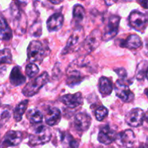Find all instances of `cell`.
<instances>
[{
	"mask_svg": "<svg viewBox=\"0 0 148 148\" xmlns=\"http://www.w3.org/2000/svg\"><path fill=\"white\" fill-rule=\"evenodd\" d=\"M92 71L90 63L82 59H78L70 64L66 70V85L75 87L80 84Z\"/></svg>",
	"mask_w": 148,
	"mask_h": 148,
	"instance_id": "6da1fadb",
	"label": "cell"
},
{
	"mask_svg": "<svg viewBox=\"0 0 148 148\" xmlns=\"http://www.w3.org/2000/svg\"><path fill=\"white\" fill-rule=\"evenodd\" d=\"M102 40L103 36L101 31L98 29H95L85 38L79 48V51L82 52L84 56L90 54L99 46Z\"/></svg>",
	"mask_w": 148,
	"mask_h": 148,
	"instance_id": "7a4b0ae2",
	"label": "cell"
},
{
	"mask_svg": "<svg viewBox=\"0 0 148 148\" xmlns=\"http://www.w3.org/2000/svg\"><path fill=\"white\" fill-rule=\"evenodd\" d=\"M51 138V132L45 125L37 126L29 137V143L32 145H40L47 143Z\"/></svg>",
	"mask_w": 148,
	"mask_h": 148,
	"instance_id": "3957f363",
	"label": "cell"
},
{
	"mask_svg": "<svg viewBox=\"0 0 148 148\" xmlns=\"http://www.w3.org/2000/svg\"><path fill=\"white\" fill-rule=\"evenodd\" d=\"M49 76L47 72H43L40 76L29 82L23 89V94L25 97H32L36 95L38 91L49 82Z\"/></svg>",
	"mask_w": 148,
	"mask_h": 148,
	"instance_id": "277c9868",
	"label": "cell"
},
{
	"mask_svg": "<svg viewBox=\"0 0 148 148\" xmlns=\"http://www.w3.org/2000/svg\"><path fill=\"white\" fill-rule=\"evenodd\" d=\"M27 58L31 64L41 63L46 56V49L39 40H33L27 47Z\"/></svg>",
	"mask_w": 148,
	"mask_h": 148,
	"instance_id": "5b68a950",
	"label": "cell"
},
{
	"mask_svg": "<svg viewBox=\"0 0 148 148\" xmlns=\"http://www.w3.org/2000/svg\"><path fill=\"white\" fill-rule=\"evenodd\" d=\"M84 36L85 32L82 27L76 29L68 38L66 46L62 51V54L72 53L75 51L79 50L84 40Z\"/></svg>",
	"mask_w": 148,
	"mask_h": 148,
	"instance_id": "8992f818",
	"label": "cell"
},
{
	"mask_svg": "<svg viewBox=\"0 0 148 148\" xmlns=\"http://www.w3.org/2000/svg\"><path fill=\"white\" fill-rule=\"evenodd\" d=\"M120 20L121 18L116 15H112L109 17L105 26L103 34L102 35L103 40L108 41L116 36L119 27Z\"/></svg>",
	"mask_w": 148,
	"mask_h": 148,
	"instance_id": "52a82bcc",
	"label": "cell"
},
{
	"mask_svg": "<svg viewBox=\"0 0 148 148\" xmlns=\"http://www.w3.org/2000/svg\"><path fill=\"white\" fill-rule=\"evenodd\" d=\"M130 24L138 31H144L148 23V16L139 11H133L129 17Z\"/></svg>",
	"mask_w": 148,
	"mask_h": 148,
	"instance_id": "ba28073f",
	"label": "cell"
},
{
	"mask_svg": "<svg viewBox=\"0 0 148 148\" xmlns=\"http://www.w3.org/2000/svg\"><path fill=\"white\" fill-rule=\"evenodd\" d=\"M115 92L117 96L125 103L131 102L134 98V95L125 83L124 79H118L115 84Z\"/></svg>",
	"mask_w": 148,
	"mask_h": 148,
	"instance_id": "9c48e42d",
	"label": "cell"
},
{
	"mask_svg": "<svg viewBox=\"0 0 148 148\" xmlns=\"http://www.w3.org/2000/svg\"><path fill=\"white\" fill-rule=\"evenodd\" d=\"M117 137L116 129L110 125L103 127L98 133V140L103 145H109L116 140Z\"/></svg>",
	"mask_w": 148,
	"mask_h": 148,
	"instance_id": "30bf717a",
	"label": "cell"
},
{
	"mask_svg": "<svg viewBox=\"0 0 148 148\" xmlns=\"http://www.w3.org/2000/svg\"><path fill=\"white\" fill-rule=\"evenodd\" d=\"M145 118V112L141 108H134L126 115L125 121L129 126L138 127L143 125Z\"/></svg>",
	"mask_w": 148,
	"mask_h": 148,
	"instance_id": "8fae6325",
	"label": "cell"
},
{
	"mask_svg": "<svg viewBox=\"0 0 148 148\" xmlns=\"http://www.w3.org/2000/svg\"><path fill=\"white\" fill-rule=\"evenodd\" d=\"M90 116L86 113H79L74 119V127L79 132H84L90 128L91 124Z\"/></svg>",
	"mask_w": 148,
	"mask_h": 148,
	"instance_id": "7c38bea8",
	"label": "cell"
},
{
	"mask_svg": "<svg viewBox=\"0 0 148 148\" xmlns=\"http://www.w3.org/2000/svg\"><path fill=\"white\" fill-rule=\"evenodd\" d=\"M59 100L69 108H75L83 103V97L80 92L75 94H66L61 97Z\"/></svg>",
	"mask_w": 148,
	"mask_h": 148,
	"instance_id": "4fadbf2b",
	"label": "cell"
},
{
	"mask_svg": "<svg viewBox=\"0 0 148 148\" xmlns=\"http://www.w3.org/2000/svg\"><path fill=\"white\" fill-rule=\"evenodd\" d=\"M22 133L19 131H10L5 134L2 142L0 145V148H7L8 147L17 146L21 143Z\"/></svg>",
	"mask_w": 148,
	"mask_h": 148,
	"instance_id": "5bb4252c",
	"label": "cell"
},
{
	"mask_svg": "<svg viewBox=\"0 0 148 148\" xmlns=\"http://www.w3.org/2000/svg\"><path fill=\"white\" fill-rule=\"evenodd\" d=\"M116 140H117L118 144L121 147L130 148L135 143V135L132 130H127L117 134Z\"/></svg>",
	"mask_w": 148,
	"mask_h": 148,
	"instance_id": "9a60e30c",
	"label": "cell"
},
{
	"mask_svg": "<svg viewBox=\"0 0 148 148\" xmlns=\"http://www.w3.org/2000/svg\"><path fill=\"white\" fill-rule=\"evenodd\" d=\"M64 17L61 13H54L48 19L47 28L49 32L58 31L63 25Z\"/></svg>",
	"mask_w": 148,
	"mask_h": 148,
	"instance_id": "2e32d148",
	"label": "cell"
},
{
	"mask_svg": "<svg viewBox=\"0 0 148 148\" xmlns=\"http://www.w3.org/2000/svg\"><path fill=\"white\" fill-rule=\"evenodd\" d=\"M26 80V78L23 73L21 72L20 68L18 66H15L13 67L12 69L11 73H10V83L13 85V86H20V85H23Z\"/></svg>",
	"mask_w": 148,
	"mask_h": 148,
	"instance_id": "e0dca14e",
	"label": "cell"
},
{
	"mask_svg": "<svg viewBox=\"0 0 148 148\" xmlns=\"http://www.w3.org/2000/svg\"><path fill=\"white\" fill-rule=\"evenodd\" d=\"M61 118H62V116H61V112L59 109L53 107L49 110L46 117H45V120H46V123L49 126H54L59 124Z\"/></svg>",
	"mask_w": 148,
	"mask_h": 148,
	"instance_id": "ac0fdd59",
	"label": "cell"
},
{
	"mask_svg": "<svg viewBox=\"0 0 148 148\" xmlns=\"http://www.w3.org/2000/svg\"><path fill=\"white\" fill-rule=\"evenodd\" d=\"M143 45L141 38L136 34L130 35L122 43L121 46L130 49H137Z\"/></svg>",
	"mask_w": 148,
	"mask_h": 148,
	"instance_id": "d6986e66",
	"label": "cell"
},
{
	"mask_svg": "<svg viewBox=\"0 0 148 148\" xmlns=\"http://www.w3.org/2000/svg\"><path fill=\"white\" fill-rule=\"evenodd\" d=\"M99 91L103 96L111 95L113 91V85L109 79L101 77L99 79Z\"/></svg>",
	"mask_w": 148,
	"mask_h": 148,
	"instance_id": "ffe728a7",
	"label": "cell"
},
{
	"mask_svg": "<svg viewBox=\"0 0 148 148\" xmlns=\"http://www.w3.org/2000/svg\"><path fill=\"white\" fill-rule=\"evenodd\" d=\"M12 37L11 28L4 18H0V39L2 40H10Z\"/></svg>",
	"mask_w": 148,
	"mask_h": 148,
	"instance_id": "44dd1931",
	"label": "cell"
},
{
	"mask_svg": "<svg viewBox=\"0 0 148 148\" xmlns=\"http://www.w3.org/2000/svg\"><path fill=\"white\" fill-rule=\"evenodd\" d=\"M26 117H27V120L31 124H37L42 122L43 119V115L37 108H31V109H30L27 112Z\"/></svg>",
	"mask_w": 148,
	"mask_h": 148,
	"instance_id": "7402d4cb",
	"label": "cell"
},
{
	"mask_svg": "<svg viewBox=\"0 0 148 148\" xmlns=\"http://www.w3.org/2000/svg\"><path fill=\"white\" fill-rule=\"evenodd\" d=\"M28 102V100H24L19 104H17V106L14 108V111H13V116H14V120L17 122L21 121L23 114H25L26 109H27Z\"/></svg>",
	"mask_w": 148,
	"mask_h": 148,
	"instance_id": "603a6c76",
	"label": "cell"
},
{
	"mask_svg": "<svg viewBox=\"0 0 148 148\" xmlns=\"http://www.w3.org/2000/svg\"><path fill=\"white\" fill-rule=\"evenodd\" d=\"M12 62L11 51L9 49H4L0 51V66L7 64H10Z\"/></svg>",
	"mask_w": 148,
	"mask_h": 148,
	"instance_id": "cb8c5ba5",
	"label": "cell"
},
{
	"mask_svg": "<svg viewBox=\"0 0 148 148\" xmlns=\"http://www.w3.org/2000/svg\"><path fill=\"white\" fill-rule=\"evenodd\" d=\"M73 17L77 22H81L85 17V11L84 7L80 4H77L73 9Z\"/></svg>",
	"mask_w": 148,
	"mask_h": 148,
	"instance_id": "d4e9b609",
	"label": "cell"
},
{
	"mask_svg": "<svg viewBox=\"0 0 148 148\" xmlns=\"http://www.w3.org/2000/svg\"><path fill=\"white\" fill-rule=\"evenodd\" d=\"M11 108L10 106H3L0 108V125H3L7 122L11 116Z\"/></svg>",
	"mask_w": 148,
	"mask_h": 148,
	"instance_id": "484cf974",
	"label": "cell"
},
{
	"mask_svg": "<svg viewBox=\"0 0 148 148\" xmlns=\"http://www.w3.org/2000/svg\"><path fill=\"white\" fill-rule=\"evenodd\" d=\"M39 69L38 66L36 64L30 63L27 64L25 67V72L27 76L29 78H33L38 73Z\"/></svg>",
	"mask_w": 148,
	"mask_h": 148,
	"instance_id": "4316f807",
	"label": "cell"
},
{
	"mask_svg": "<svg viewBox=\"0 0 148 148\" xmlns=\"http://www.w3.org/2000/svg\"><path fill=\"white\" fill-rule=\"evenodd\" d=\"M95 114L96 119L98 120V121H101L108 116V111L106 107L100 106L99 108H98L95 110Z\"/></svg>",
	"mask_w": 148,
	"mask_h": 148,
	"instance_id": "83f0119b",
	"label": "cell"
},
{
	"mask_svg": "<svg viewBox=\"0 0 148 148\" xmlns=\"http://www.w3.org/2000/svg\"><path fill=\"white\" fill-rule=\"evenodd\" d=\"M41 24L36 23L30 29V34L33 36H40L41 35Z\"/></svg>",
	"mask_w": 148,
	"mask_h": 148,
	"instance_id": "f1b7e54d",
	"label": "cell"
},
{
	"mask_svg": "<svg viewBox=\"0 0 148 148\" xmlns=\"http://www.w3.org/2000/svg\"><path fill=\"white\" fill-rule=\"evenodd\" d=\"M115 72H116L117 75H119V77H120V79H125V78L127 77V71H126L124 68H120V69H115Z\"/></svg>",
	"mask_w": 148,
	"mask_h": 148,
	"instance_id": "f546056e",
	"label": "cell"
},
{
	"mask_svg": "<svg viewBox=\"0 0 148 148\" xmlns=\"http://www.w3.org/2000/svg\"><path fill=\"white\" fill-rule=\"evenodd\" d=\"M143 126L144 127L145 129L148 130V110L146 113H145V118L143 120Z\"/></svg>",
	"mask_w": 148,
	"mask_h": 148,
	"instance_id": "4dcf8cb0",
	"label": "cell"
},
{
	"mask_svg": "<svg viewBox=\"0 0 148 148\" xmlns=\"http://www.w3.org/2000/svg\"><path fill=\"white\" fill-rule=\"evenodd\" d=\"M139 4H141V6L143 7H144L145 9H148V1H138Z\"/></svg>",
	"mask_w": 148,
	"mask_h": 148,
	"instance_id": "1f68e13d",
	"label": "cell"
},
{
	"mask_svg": "<svg viewBox=\"0 0 148 148\" xmlns=\"http://www.w3.org/2000/svg\"><path fill=\"white\" fill-rule=\"evenodd\" d=\"M51 2L53 3V4H60L61 2H62V1H50Z\"/></svg>",
	"mask_w": 148,
	"mask_h": 148,
	"instance_id": "d6a6232c",
	"label": "cell"
},
{
	"mask_svg": "<svg viewBox=\"0 0 148 148\" xmlns=\"http://www.w3.org/2000/svg\"><path fill=\"white\" fill-rule=\"evenodd\" d=\"M143 147H144V148H148V138L147 141H146L145 144V145H143Z\"/></svg>",
	"mask_w": 148,
	"mask_h": 148,
	"instance_id": "836d02e7",
	"label": "cell"
},
{
	"mask_svg": "<svg viewBox=\"0 0 148 148\" xmlns=\"http://www.w3.org/2000/svg\"><path fill=\"white\" fill-rule=\"evenodd\" d=\"M145 94L146 96L148 98V88H147L145 90Z\"/></svg>",
	"mask_w": 148,
	"mask_h": 148,
	"instance_id": "e575fe53",
	"label": "cell"
},
{
	"mask_svg": "<svg viewBox=\"0 0 148 148\" xmlns=\"http://www.w3.org/2000/svg\"><path fill=\"white\" fill-rule=\"evenodd\" d=\"M106 3L107 4H114L115 1H112V2H107V1H106Z\"/></svg>",
	"mask_w": 148,
	"mask_h": 148,
	"instance_id": "d590c367",
	"label": "cell"
},
{
	"mask_svg": "<svg viewBox=\"0 0 148 148\" xmlns=\"http://www.w3.org/2000/svg\"><path fill=\"white\" fill-rule=\"evenodd\" d=\"M146 77H147V78L148 79V68L147 69V72H146Z\"/></svg>",
	"mask_w": 148,
	"mask_h": 148,
	"instance_id": "8d00e7d4",
	"label": "cell"
},
{
	"mask_svg": "<svg viewBox=\"0 0 148 148\" xmlns=\"http://www.w3.org/2000/svg\"><path fill=\"white\" fill-rule=\"evenodd\" d=\"M137 148H144V147H143V146H140V147H137Z\"/></svg>",
	"mask_w": 148,
	"mask_h": 148,
	"instance_id": "74e56055",
	"label": "cell"
},
{
	"mask_svg": "<svg viewBox=\"0 0 148 148\" xmlns=\"http://www.w3.org/2000/svg\"><path fill=\"white\" fill-rule=\"evenodd\" d=\"M0 107H1V101H0Z\"/></svg>",
	"mask_w": 148,
	"mask_h": 148,
	"instance_id": "f35d334b",
	"label": "cell"
},
{
	"mask_svg": "<svg viewBox=\"0 0 148 148\" xmlns=\"http://www.w3.org/2000/svg\"><path fill=\"white\" fill-rule=\"evenodd\" d=\"M108 148H114V147H108Z\"/></svg>",
	"mask_w": 148,
	"mask_h": 148,
	"instance_id": "ab89813d",
	"label": "cell"
}]
</instances>
